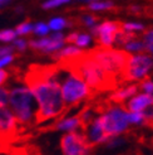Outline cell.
Instances as JSON below:
<instances>
[{
	"label": "cell",
	"mask_w": 153,
	"mask_h": 155,
	"mask_svg": "<svg viewBox=\"0 0 153 155\" xmlns=\"http://www.w3.org/2000/svg\"><path fill=\"white\" fill-rule=\"evenodd\" d=\"M143 116H144V120H146V122H153V106L146 108L143 112Z\"/></svg>",
	"instance_id": "cell-32"
},
{
	"label": "cell",
	"mask_w": 153,
	"mask_h": 155,
	"mask_svg": "<svg viewBox=\"0 0 153 155\" xmlns=\"http://www.w3.org/2000/svg\"><path fill=\"white\" fill-rule=\"evenodd\" d=\"M63 155H89L90 146L80 131L65 134L60 140Z\"/></svg>",
	"instance_id": "cell-9"
},
{
	"label": "cell",
	"mask_w": 153,
	"mask_h": 155,
	"mask_svg": "<svg viewBox=\"0 0 153 155\" xmlns=\"http://www.w3.org/2000/svg\"><path fill=\"white\" fill-rule=\"evenodd\" d=\"M146 29L143 24L141 23H136V21H128V23H124L122 24V30L126 33H132V34H136L137 32H143Z\"/></svg>",
	"instance_id": "cell-19"
},
{
	"label": "cell",
	"mask_w": 153,
	"mask_h": 155,
	"mask_svg": "<svg viewBox=\"0 0 153 155\" xmlns=\"http://www.w3.org/2000/svg\"><path fill=\"white\" fill-rule=\"evenodd\" d=\"M114 8V3L112 2H89L88 9L92 12H103V10H111Z\"/></svg>",
	"instance_id": "cell-18"
},
{
	"label": "cell",
	"mask_w": 153,
	"mask_h": 155,
	"mask_svg": "<svg viewBox=\"0 0 153 155\" xmlns=\"http://www.w3.org/2000/svg\"><path fill=\"white\" fill-rule=\"evenodd\" d=\"M122 24L118 21H104L102 24H97L90 29V33L93 37H116L120 30Z\"/></svg>",
	"instance_id": "cell-13"
},
{
	"label": "cell",
	"mask_w": 153,
	"mask_h": 155,
	"mask_svg": "<svg viewBox=\"0 0 153 155\" xmlns=\"http://www.w3.org/2000/svg\"><path fill=\"white\" fill-rule=\"evenodd\" d=\"M68 3H69L68 0H49V2H45L42 6H43V9H54V8H58L60 5H64Z\"/></svg>",
	"instance_id": "cell-29"
},
{
	"label": "cell",
	"mask_w": 153,
	"mask_h": 155,
	"mask_svg": "<svg viewBox=\"0 0 153 155\" xmlns=\"http://www.w3.org/2000/svg\"><path fill=\"white\" fill-rule=\"evenodd\" d=\"M15 37H17V33H15V30H11V29H6V30H2L0 32V41L2 42L14 41Z\"/></svg>",
	"instance_id": "cell-27"
},
{
	"label": "cell",
	"mask_w": 153,
	"mask_h": 155,
	"mask_svg": "<svg viewBox=\"0 0 153 155\" xmlns=\"http://www.w3.org/2000/svg\"><path fill=\"white\" fill-rule=\"evenodd\" d=\"M60 67L67 68L69 71L78 74L86 82L89 88L107 91L117 86L116 77L107 74L92 59L88 53H83L80 57L67 63H59Z\"/></svg>",
	"instance_id": "cell-2"
},
{
	"label": "cell",
	"mask_w": 153,
	"mask_h": 155,
	"mask_svg": "<svg viewBox=\"0 0 153 155\" xmlns=\"http://www.w3.org/2000/svg\"><path fill=\"white\" fill-rule=\"evenodd\" d=\"M14 47H2L0 48V58H4L6 56H11Z\"/></svg>",
	"instance_id": "cell-33"
},
{
	"label": "cell",
	"mask_w": 153,
	"mask_h": 155,
	"mask_svg": "<svg viewBox=\"0 0 153 155\" xmlns=\"http://www.w3.org/2000/svg\"><path fill=\"white\" fill-rule=\"evenodd\" d=\"M30 32H33V25H32V23H29V21L21 23V24L17 28V30H15V33H17V34H20V35L29 34Z\"/></svg>",
	"instance_id": "cell-26"
},
{
	"label": "cell",
	"mask_w": 153,
	"mask_h": 155,
	"mask_svg": "<svg viewBox=\"0 0 153 155\" xmlns=\"http://www.w3.org/2000/svg\"><path fill=\"white\" fill-rule=\"evenodd\" d=\"M139 87L138 84H128V86L123 87V88H119L118 91H116L114 94L111 96V100L114 104H122L127 101V100L132 98L133 96L137 95Z\"/></svg>",
	"instance_id": "cell-16"
},
{
	"label": "cell",
	"mask_w": 153,
	"mask_h": 155,
	"mask_svg": "<svg viewBox=\"0 0 153 155\" xmlns=\"http://www.w3.org/2000/svg\"><path fill=\"white\" fill-rule=\"evenodd\" d=\"M84 52L79 48H76L75 45H68L65 48H62L60 51L55 52L53 54V58L59 61V63H67V62L74 61L78 57H80Z\"/></svg>",
	"instance_id": "cell-14"
},
{
	"label": "cell",
	"mask_w": 153,
	"mask_h": 155,
	"mask_svg": "<svg viewBox=\"0 0 153 155\" xmlns=\"http://www.w3.org/2000/svg\"><path fill=\"white\" fill-rule=\"evenodd\" d=\"M153 71V58L148 54H133L129 57L122 74L123 81L144 80Z\"/></svg>",
	"instance_id": "cell-7"
},
{
	"label": "cell",
	"mask_w": 153,
	"mask_h": 155,
	"mask_svg": "<svg viewBox=\"0 0 153 155\" xmlns=\"http://www.w3.org/2000/svg\"><path fill=\"white\" fill-rule=\"evenodd\" d=\"M99 122L108 137L124 134L129 127L127 120V111L120 106H109L99 116Z\"/></svg>",
	"instance_id": "cell-6"
},
{
	"label": "cell",
	"mask_w": 153,
	"mask_h": 155,
	"mask_svg": "<svg viewBox=\"0 0 153 155\" xmlns=\"http://www.w3.org/2000/svg\"><path fill=\"white\" fill-rule=\"evenodd\" d=\"M49 27L48 24L45 23H36V24L33 27V32L36 34V35H40V37H45L48 33H49Z\"/></svg>",
	"instance_id": "cell-25"
},
{
	"label": "cell",
	"mask_w": 153,
	"mask_h": 155,
	"mask_svg": "<svg viewBox=\"0 0 153 155\" xmlns=\"http://www.w3.org/2000/svg\"><path fill=\"white\" fill-rule=\"evenodd\" d=\"M8 72L6 71H4V69H0V84H3L6 80H8Z\"/></svg>",
	"instance_id": "cell-37"
},
{
	"label": "cell",
	"mask_w": 153,
	"mask_h": 155,
	"mask_svg": "<svg viewBox=\"0 0 153 155\" xmlns=\"http://www.w3.org/2000/svg\"><path fill=\"white\" fill-rule=\"evenodd\" d=\"M143 43H144V48L146 52L153 54V28L147 29L143 34Z\"/></svg>",
	"instance_id": "cell-20"
},
{
	"label": "cell",
	"mask_w": 153,
	"mask_h": 155,
	"mask_svg": "<svg viewBox=\"0 0 153 155\" xmlns=\"http://www.w3.org/2000/svg\"><path fill=\"white\" fill-rule=\"evenodd\" d=\"M20 134V129L13 112L0 105V148L9 145Z\"/></svg>",
	"instance_id": "cell-8"
},
{
	"label": "cell",
	"mask_w": 153,
	"mask_h": 155,
	"mask_svg": "<svg viewBox=\"0 0 153 155\" xmlns=\"http://www.w3.org/2000/svg\"><path fill=\"white\" fill-rule=\"evenodd\" d=\"M88 56L101 67L103 71L113 77L123 74V71L127 66V62L131 57L124 51L113 49V48H97L88 52Z\"/></svg>",
	"instance_id": "cell-5"
},
{
	"label": "cell",
	"mask_w": 153,
	"mask_h": 155,
	"mask_svg": "<svg viewBox=\"0 0 153 155\" xmlns=\"http://www.w3.org/2000/svg\"><path fill=\"white\" fill-rule=\"evenodd\" d=\"M153 106V96L146 94H137L132 98H129L124 110L127 112H143L146 108Z\"/></svg>",
	"instance_id": "cell-12"
},
{
	"label": "cell",
	"mask_w": 153,
	"mask_h": 155,
	"mask_svg": "<svg viewBox=\"0 0 153 155\" xmlns=\"http://www.w3.org/2000/svg\"><path fill=\"white\" fill-rule=\"evenodd\" d=\"M6 4H9V2H3V0H0V6H4Z\"/></svg>",
	"instance_id": "cell-39"
},
{
	"label": "cell",
	"mask_w": 153,
	"mask_h": 155,
	"mask_svg": "<svg viewBox=\"0 0 153 155\" xmlns=\"http://www.w3.org/2000/svg\"><path fill=\"white\" fill-rule=\"evenodd\" d=\"M80 127H82V124L79 120V116H72V117H65V119H62L60 121L55 122L50 129L73 133V131H78Z\"/></svg>",
	"instance_id": "cell-15"
},
{
	"label": "cell",
	"mask_w": 153,
	"mask_h": 155,
	"mask_svg": "<svg viewBox=\"0 0 153 155\" xmlns=\"http://www.w3.org/2000/svg\"><path fill=\"white\" fill-rule=\"evenodd\" d=\"M55 76L60 84L62 97L65 106L79 104L90 95V88L86 84V82L69 69L58 66Z\"/></svg>",
	"instance_id": "cell-4"
},
{
	"label": "cell",
	"mask_w": 153,
	"mask_h": 155,
	"mask_svg": "<svg viewBox=\"0 0 153 155\" xmlns=\"http://www.w3.org/2000/svg\"><path fill=\"white\" fill-rule=\"evenodd\" d=\"M92 43V37L89 34H86V33H79L78 34V38L75 41V47L76 48H84V47H88V45Z\"/></svg>",
	"instance_id": "cell-23"
},
{
	"label": "cell",
	"mask_w": 153,
	"mask_h": 155,
	"mask_svg": "<svg viewBox=\"0 0 153 155\" xmlns=\"http://www.w3.org/2000/svg\"><path fill=\"white\" fill-rule=\"evenodd\" d=\"M9 104L18 125L28 127L35 122L38 105L28 87H17L9 92Z\"/></svg>",
	"instance_id": "cell-3"
},
{
	"label": "cell",
	"mask_w": 153,
	"mask_h": 155,
	"mask_svg": "<svg viewBox=\"0 0 153 155\" xmlns=\"http://www.w3.org/2000/svg\"><path fill=\"white\" fill-rule=\"evenodd\" d=\"M55 73L57 67L33 66L25 77L28 88L33 94L38 105L36 124L58 117L65 110L60 84Z\"/></svg>",
	"instance_id": "cell-1"
},
{
	"label": "cell",
	"mask_w": 153,
	"mask_h": 155,
	"mask_svg": "<svg viewBox=\"0 0 153 155\" xmlns=\"http://www.w3.org/2000/svg\"><path fill=\"white\" fill-rule=\"evenodd\" d=\"M138 87L143 91V94L152 95V96H153V81H151V80H144V81L141 82V84H139Z\"/></svg>",
	"instance_id": "cell-28"
},
{
	"label": "cell",
	"mask_w": 153,
	"mask_h": 155,
	"mask_svg": "<svg viewBox=\"0 0 153 155\" xmlns=\"http://www.w3.org/2000/svg\"><path fill=\"white\" fill-rule=\"evenodd\" d=\"M64 35L62 33H54L50 37H44L38 41H30V48L35 51H42L44 53H55L60 51L64 45Z\"/></svg>",
	"instance_id": "cell-10"
},
{
	"label": "cell",
	"mask_w": 153,
	"mask_h": 155,
	"mask_svg": "<svg viewBox=\"0 0 153 155\" xmlns=\"http://www.w3.org/2000/svg\"><path fill=\"white\" fill-rule=\"evenodd\" d=\"M68 25V21L64 19V18H53L50 21H49V29L52 30H55L57 33H59L62 29H64L65 27Z\"/></svg>",
	"instance_id": "cell-22"
},
{
	"label": "cell",
	"mask_w": 153,
	"mask_h": 155,
	"mask_svg": "<svg viewBox=\"0 0 153 155\" xmlns=\"http://www.w3.org/2000/svg\"><path fill=\"white\" fill-rule=\"evenodd\" d=\"M97 17H94V15H90V14H86V15H83V18H82V21H83V24L84 25H87L89 27L90 29L93 28L94 25H97Z\"/></svg>",
	"instance_id": "cell-30"
},
{
	"label": "cell",
	"mask_w": 153,
	"mask_h": 155,
	"mask_svg": "<svg viewBox=\"0 0 153 155\" xmlns=\"http://www.w3.org/2000/svg\"><path fill=\"white\" fill-rule=\"evenodd\" d=\"M83 134H84V137H86V140L89 144L90 148L94 145L105 144V141L108 140V136L105 135L98 117L94 119L86 129L83 130Z\"/></svg>",
	"instance_id": "cell-11"
},
{
	"label": "cell",
	"mask_w": 153,
	"mask_h": 155,
	"mask_svg": "<svg viewBox=\"0 0 153 155\" xmlns=\"http://www.w3.org/2000/svg\"><path fill=\"white\" fill-rule=\"evenodd\" d=\"M9 102V92L5 88H0V105L5 106Z\"/></svg>",
	"instance_id": "cell-31"
},
{
	"label": "cell",
	"mask_w": 153,
	"mask_h": 155,
	"mask_svg": "<svg viewBox=\"0 0 153 155\" xmlns=\"http://www.w3.org/2000/svg\"><path fill=\"white\" fill-rule=\"evenodd\" d=\"M78 34H79V33H76V32L68 34L67 37H64V42H65V43H69V44H74L75 41H76V38H78Z\"/></svg>",
	"instance_id": "cell-34"
},
{
	"label": "cell",
	"mask_w": 153,
	"mask_h": 155,
	"mask_svg": "<svg viewBox=\"0 0 153 155\" xmlns=\"http://www.w3.org/2000/svg\"><path fill=\"white\" fill-rule=\"evenodd\" d=\"M13 56H6L4 58H0V68L4 67V66H8L9 63H11V61H13Z\"/></svg>",
	"instance_id": "cell-36"
},
{
	"label": "cell",
	"mask_w": 153,
	"mask_h": 155,
	"mask_svg": "<svg viewBox=\"0 0 153 155\" xmlns=\"http://www.w3.org/2000/svg\"><path fill=\"white\" fill-rule=\"evenodd\" d=\"M126 141L124 139H122L119 136H113V137H108V140L105 141V148L107 149H116L122 146Z\"/></svg>",
	"instance_id": "cell-24"
},
{
	"label": "cell",
	"mask_w": 153,
	"mask_h": 155,
	"mask_svg": "<svg viewBox=\"0 0 153 155\" xmlns=\"http://www.w3.org/2000/svg\"><path fill=\"white\" fill-rule=\"evenodd\" d=\"M14 44H15V48H17L18 51H20V52H23V51H25V48H27V42L24 41V39H18V41H15L14 42Z\"/></svg>",
	"instance_id": "cell-35"
},
{
	"label": "cell",
	"mask_w": 153,
	"mask_h": 155,
	"mask_svg": "<svg viewBox=\"0 0 153 155\" xmlns=\"http://www.w3.org/2000/svg\"><path fill=\"white\" fill-rule=\"evenodd\" d=\"M131 10H132L133 13H138V12H141L142 9H141L139 6H132V8H131Z\"/></svg>",
	"instance_id": "cell-38"
},
{
	"label": "cell",
	"mask_w": 153,
	"mask_h": 155,
	"mask_svg": "<svg viewBox=\"0 0 153 155\" xmlns=\"http://www.w3.org/2000/svg\"><path fill=\"white\" fill-rule=\"evenodd\" d=\"M124 52H127L128 54H131V56H133V54H142L143 52H146L143 41L136 38V39L128 42L124 45Z\"/></svg>",
	"instance_id": "cell-17"
},
{
	"label": "cell",
	"mask_w": 153,
	"mask_h": 155,
	"mask_svg": "<svg viewBox=\"0 0 153 155\" xmlns=\"http://www.w3.org/2000/svg\"><path fill=\"white\" fill-rule=\"evenodd\" d=\"M127 120L129 125H143V124H146L142 112H127Z\"/></svg>",
	"instance_id": "cell-21"
}]
</instances>
